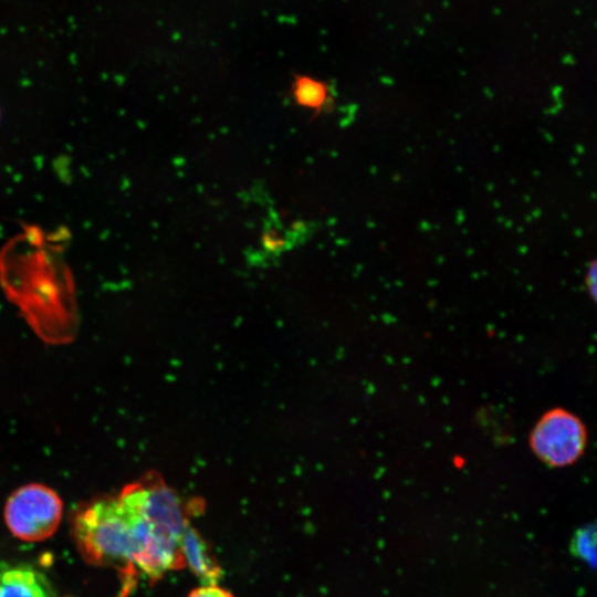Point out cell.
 I'll return each instance as SVG.
<instances>
[{"mask_svg": "<svg viewBox=\"0 0 597 597\" xmlns=\"http://www.w3.org/2000/svg\"><path fill=\"white\" fill-rule=\"evenodd\" d=\"M62 511V500L54 490L29 483L8 498L4 521L14 536L29 542L42 541L56 531Z\"/></svg>", "mask_w": 597, "mask_h": 597, "instance_id": "obj_4", "label": "cell"}, {"mask_svg": "<svg viewBox=\"0 0 597 597\" xmlns=\"http://www.w3.org/2000/svg\"><path fill=\"white\" fill-rule=\"evenodd\" d=\"M572 552L585 562L595 563V533L593 527L577 531L572 541Z\"/></svg>", "mask_w": 597, "mask_h": 597, "instance_id": "obj_8", "label": "cell"}, {"mask_svg": "<svg viewBox=\"0 0 597 597\" xmlns=\"http://www.w3.org/2000/svg\"><path fill=\"white\" fill-rule=\"evenodd\" d=\"M294 101L308 111L321 112L332 103L331 88L311 75H296L292 84Z\"/></svg>", "mask_w": 597, "mask_h": 597, "instance_id": "obj_7", "label": "cell"}, {"mask_svg": "<svg viewBox=\"0 0 597 597\" xmlns=\"http://www.w3.org/2000/svg\"><path fill=\"white\" fill-rule=\"evenodd\" d=\"M116 498L128 525L133 569L157 579L180 565L179 543L188 525L178 495L146 476L127 484Z\"/></svg>", "mask_w": 597, "mask_h": 597, "instance_id": "obj_1", "label": "cell"}, {"mask_svg": "<svg viewBox=\"0 0 597 597\" xmlns=\"http://www.w3.org/2000/svg\"><path fill=\"white\" fill-rule=\"evenodd\" d=\"M77 548L87 563L113 566L130 575L132 546L126 517L116 496H102L73 516Z\"/></svg>", "mask_w": 597, "mask_h": 597, "instance_id": "obj_2", "label": "cell"}, {"mask_svg": "<svg viewBox=\"0 0 597 597\" xmlns=\"http://www.w3.org/2000/svg\"><path fill=\"white\" fill-rule=\"evenodd\" d=\"M0 597H55L50 580L29 565L0 567Z\"/></svg>", "mask_w": 597, "mask_h": 597, "instance_id": "obj_5", "label": "cell"}, {"mask_svg": "<svg viewBox=\"0 0 597 597\" xmlns=\"http://www.w3.org/2000/svg\"><path fill=\"white\" fill-rule=\"evenodd\" d=\"M587 428L574 412L563 407L546 410L528 436L533 454L549 468L576 463L587 448Z\"/></svg>", "mask_w": 597, "mask_h": 597, "instance_id": "obj_3", "label": "cell"}, {"mask_svg": "<svg viewBox=\"0 0 597 597\" xmlns=\"http://www.w3.org/2000/svg\"><path fill=\"white\" fill-rule=\"evenodd\" d=\"M596 279H597V266L596 261L593 260L587 268L586 275H585V284L588 290V293L590 297L595 298L596 296Z\"/></svg>", "mask_w": 597, "mask_h": 597, "instance_id": "obj_10", "label": "cell"}, {"mask_svg": "<svg viewBox=\"0 0 597 597\" xmlns=\"http://www.w3.org/2000/svg\"><path fill=\"white\" fill-rule=\"evenodd\" d=\"M187 597H234L230 591L219 586L216 582L203 583L192 589Z\"/></svg>", "mask_w": 597, "mask_h": 597, "instance_id": "obj_9", "label": "cell"}, {"mask_svg": "<svg viewBox=\"0 0 597 597\" xmlns=\"http://www.w3.org/2000/svg\"><path fill=\"white\" fill-rule=\"evenodd\" d=\"M180 564L187 565L192 573L203 579V583H213L217 579L218 568L208 547L200 535L192 528L186 527L179 543Z\"/></svg>", "mask_w": 597, "mask_h": 597, "instance_id": "obj_6", "label": "cell"}]
</instances>
